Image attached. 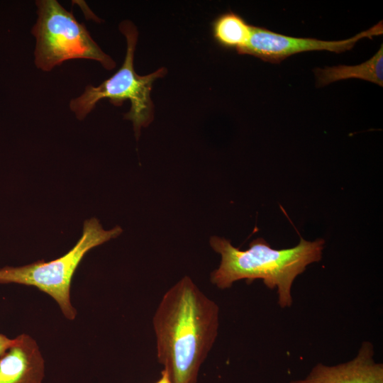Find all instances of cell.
Wrapping results in <instances>:
<instances>
[{"instance_id":"1","label":"cell","mask_w":383,"mask_h":383,"mask_svg":"<svg viewBox=\"0 0 383 383\" xmlns=\"http://www.w3.org/2000/svg\"><path fill=\"white\" fill-rule=\"evenodd\" d=\"M219 308L188 276L163 295L152 318L157 357L172 383H196L216 340Z\"/></svg>"},{"instance_id":"2","label":"cell","mask_w":383,"mask_h":383,"mask_svg":"<svg viewBox=\"0 0 383 383\" xmlns=\"http://www.w3.org/2000/svg\"><path fill=\"white\" fill-rule=\"evenodd\" d=\"M209 243L221 256L219 267L211 274L213 284L225 289L240 279L250 283L261 279L267 288L277 289L279 306L287 308L292 304L291 291L294 279L309 265L320 261L325 242L321 238L311 242L301 238L294 248L276 250L259 238L245 250L218 236L211 237Z\"/></svg>"},{"instance_id":"3","label":"cell","mask_w":383,"mask_h":383,"mask_svg":"<svg viewBox=\"0 0 383 383\" xmlns=\"http://www.w3.org/2000/svg\"><path fill=\"white\" fill-rule=\"evenodd\" d=\"M119 30L127 43L123 65L99 86H87L83 94L70 101V109L77 118L82 120L102 99H109L114 106H121L129 100L131 108L124 118L132 121L135 135L138 139L141 128L147 127L153 119V104L150 98L152 84L157 78L164 77L167 70L162 67L148 75H138L133 66L138 35L137 28L131 21L126 20L119 25Z\"/></svg>"},{"instance_id":"4","label":"cell","mask_w":383,"mask_h":383,"mask_svg":"<svg viewBox=\"0 0 383 383\" xmlns=\"http://www.w3.org/2000/svg\"><path fill=\"white\" fill-rule=\"evenodd\" d=\"M38 18L31 29L35 38V66L50 72L63 62L87 59L99 62L105 69L116 67L114 60L93 40L83 23L56 0L35 1Z\"/></svg>"},{"instance_id":"5","label":"cell","mask_w":383,"mask_h":383,"mask_svg":"<svg viewBox=\"0 0 383 383\" xmlns=\"http://www.w3.org/2000/svg\"><path fill=\"white\" fill-rule=\"evenodd\" d=\"M122 231L118 226L106 231L95 218L86 220L81 238L66 254L48 262L40 260L23 266L2 267L0 284L35 287L57 303L67 319L73 320L77 311L71 303L70 287L79 264L91 249L118 237Z\"/></svg>"},{"instance_id":"6","label":"cell","mask_w":383,"mask_h":383,"mask_svg":"<svg viewBox=\"0 0 383 383\" xmlns=\"http://www.w3.org/2000/svg\"><path fill=\"white\" fill-rule=\"evenodd\" d=\"M383 33L382 21L347 40L326 41L309 38H294L251 26V34L246 45L239 52L267 62L278 63L287 57L302 52L328 50L340 53L353 48L360 39H370Z\"/></svg>"},{"instance_id":"7","label":"cell","mask_w":383,"mask_h":383,"mask_svg":"<svg viewBox=\"0 0 383 383\" xmlns=\"http://www.w3.org/2000/svg\"><path fill=\"white\" fill-rule=\"evenodd\" d=\"M374 355L373 345L365 341L353 360L335 366L318 363L306 378L289 383H383V364Z\"/></svg>"},{"instance_id":"8","label":"cell","mask_w":383,"mask_h":383,"mask_svg":"<svg viewBox=\"0 0 383 383\" xmlns=\"http://www.w3.org/2000/svg\"><path fill=\"white\" fill-rule=\"evenodd\" d=\"M45 361L37 342L23 333L0 355V383H43Z\"/></svg>"},{"instance_id":"9","label":"cell","mask_w":383,"mask_h":383,"mask_svg":"<svg viewBox=\"0 0 383 383\" xmlns=\"http://www.w3.org/2000/svg\"><path fill=\"white\" fill-rule=\"evenodd\" d=\"M318 87L332 82L357 78L383 86V45L366 62L357 65H338L314 70Z\"/></svg>"},{"instance_id":"10","label":"cell","mask_w":383,"mask_h":383,"mask_svg":"<svg viewBox=\"0 0 383 383\" xmlns=\"http://www.w3.org/2000/svg\"><path fill=\"white\" fill-rule=\"evenodd\" d=\"M215 41L221 47L238 52L248 43L251 34L249 25L240 16L228 11L219 15L211 24Z\"/></svg>"},{"instance_id":"11","label":"cell","mask_w":383,"mask_h":383,"mask_svg":"<svg viewBox=\"0 0 383 383\" xmlns=\"http://www.w3.org/2000/svg\"><path fill=\"white\" fill-rule=\"evenodd\" d=\"M13 339L0 333V355L12 344Z\"/></svg>"},{"instance_id":"12","label":"cell","mask_w":383,"mask_h":383,"mask_svg":"<svg viewBox=\"0 0 383 383\" xmlns=\"http://www.w3.org/2000/svg\"><path fill=\"white\" fill-rule=\"evenodd\" d=\"M155 383H172L166 370L161 372V377Z\"/></svg>"}]
</instances>
